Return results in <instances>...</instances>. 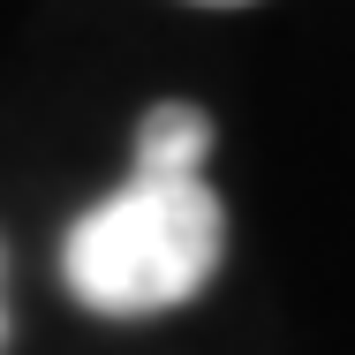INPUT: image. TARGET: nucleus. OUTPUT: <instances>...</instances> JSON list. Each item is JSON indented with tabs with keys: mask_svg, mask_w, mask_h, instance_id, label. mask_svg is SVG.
I'll list each match as a JSON object with an SVG mask.
<instances>
[{
	"mask_svg": "<svg viewBox=\"0 0 355 355\" xmlns=\"http://www.w3.org/2000/svg\"><path fill=\"white\" fill-rule=\"evenodd\" d=\"M219 242H227V219L205 174H137L129 189H114L69 227L61 272L83 310L151 318L212 280Z\"/></svg>",
	"mask_w": 355,
	"mask_h": 355,
	"instance_id": "nucleus-1",
	"label": "nucleus"
},
{
	"mask_svg": "<svg viewBox=\"0 0 355 355\" xmlns=\"http://www.w3.org/2000/svg\"><path fill=\"white\" fill-rule=\"evenodd\" d=\"M212 151V121L189 98H166L137 121V174H197Z\"/></svg>",
	"mask_w": 355,
	"mask_h": 355,
	"instance_id": "nucleus-2",
	"label": "nucleus"
},
{
	"mask_svg": "<svg viewBox=\"0 0 355 355\" xmlns=\"http://www.w3.org/2000/svg\"><path fill=\"white\" fill-rule=\"evenodd\" d=\"M205 8H242V0H205Z\"/></svg>",
	"mask_w": 355,
	"mask_h": 355,
	"instance_id": "nucleus-3",
	"label": "nucleus"
}]
</instances>
